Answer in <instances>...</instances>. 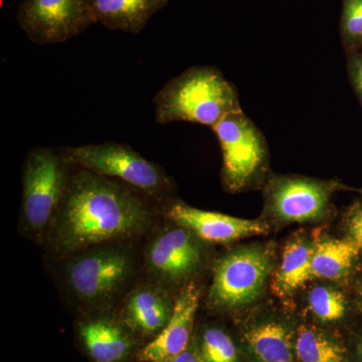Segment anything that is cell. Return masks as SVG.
<instances>
[{
  "mask_svg": "<svg viewBox=\"0 0 362 362\" xmlns=\"http://www.w3.org/2000/svg\"><path fill=\"white\" fill-rule=\"evenodd\" d=\"M156 216L146 195L122 181L76 165L45 240L49 251L64 259L138 237L149 230Z\"/></svg>",
  "mask_w": 362,
  "mask_h": 362,
  "instance_id": "obj_1",
  "label": "cell"
},
{
  "mask_svg": "<svg viewBox=\"0 0 362 362\" xmlns=\"http://www.w3.org/2000/svg\"><path fill=\"white\" fill-rule=\"evenodd\" d=\"M156 123L201 124L214 128L225 117L243 111L235 86L213 66L187 69L154 98Z\"/></svg>",
  "mask_w": 362,
  "mask_h": 362,
  "instance_id": "obj_2",
  "label": "cell"
},
{
  "mask_svg": "<svg viewBox=\"0 0 362 362\" xmlns=\"http://www.w3.org/2000/svg\"><path fill=\"white\" fill-rule=\"evenodd\" d=\"M65 259L66 287L87 310L110 303L134 275L132 252L117 242L89 247Z\"/></svg>",
  "mask_w": 362,
  "mask_h": 362,
  "instance_id": "obj_3",
  "label": "cell"
},
{
  "mask_svg": "<svg viewBox=\"0 0 362 362\" xmlns=\"http://www.w3.org/2000/svg\"><path fill=\"white\" fill-rule=\"evenodd\" d=\"M75 164L66 160L61 150L33 147L23 166L21 223L35 237L47 235Z\"/></svg>",
  "mask_w": 362,
  "mask_h": 362,
  "instance_id": "obj_4",
  "label": "cell"
},
{
  "mask_svg": "<svg viewBox=\"0 0 362 362\" xmlns=\"http://www.w3.org/2000/svg\"><path fill=\"white\" fill-rule=\"evenodd\" d=\"M61 151L71 164L96 175L122 181L151 201H160L170 187V180L158 164L124 143L85 144L65 147Z\"/></svg>",
  "mask_w": 362,
  "mask_h": 362,
  "instance_id": "obj_5",
  "label": "cell"
},
{
  "mask_svg": "<svg viewBox=\"0 0 362 362\" xmlns=\"http://www.w3.org/2000/svg\"><path fill=\"white\" fill-rule=\"evenodd\" d=\"M211 129L223 153V185L230 192L250 187L265 169L268 157L265 136L244 111L230 114Z\"/></svg>",
  "mask_w": 362,
  "mask_h": 362,
  "instance_id": "obj_6",
  "label": "cell"
},
{
  "mask_svg": "<svg viewBox=\"0 0 362 362\" xmlns=\"http://www.w3.org/2000/svg\"><path fill=\"white\" fill-rule=\"evenodd\" d=\"M272 270L271 252L244 247L228 252L216 264L209 303L220 310H235L258 299Z\"/></svg>",
  "mask_w": 362,
  "mask_h": 362,
  "instance_id": "obj_7",
  "label": "cell"
},
{
  "mask_svg": "<svg viewBox=\"0 0 362 362\" xmlns=\"http://www.w3.org/2000/svg\"><path fill=\"white\" fill-rule=\"evenodd\" d=\"M18 21L28 39L42 45L65 42L97 23L90 0H25Z\"/></svg>",
  "mask_w": 362,
  "mask_h": 362,
  "instance_id": "obj_8",
  "label": "cell"
},
{
  "mask_svg": "<svg viewBox=\"0 0 362 362\" xmlns=\"http://www.w3.org/2000/svg\"><path fill=\"white\" fill-rule=\"evenodd\" d=\"M157 233L145 252V266L154 283L177 285L201 268L204 252L199 238L176 225Z\"/></svg>",
  "mask_w": 362,
  "mask_h": 362,
  "instance_id": "obj_9",
  "label": "cell"
},
{
  "mask_svg": "<svg viewBox=\"0 0 362 362\" xmlns=\"http://www.w3.org/2000/svg\"><path fill=\"white\" fill-rule=\"evenodd\" d=\"M78 341L92 362H129L143 342L123 322L119 312L90 309L78 320Z\"/></svg>",
  "mask_w": 362,
  "mask_h": 362,
  "instance_id": "obj_10",
  "label": "cell"
},
{
  "mask_svg": "<svg viewBox=\"0 0 362 362\" xmlns=\"http://www.w3.org/2000/svg\"><path fill=\"white\" fill-rule=\"evenodd\" d=\"M335 187L334 183L299 176L277 177L267 189L269 207L281 221L319 220L329 209Z\"/></svg>",
  "mask_w": 362,
  "mask_h": 362,
  "instance_id": "obj_11",
  "label": "cell"
},
{
  "mask_svg": "<svg viewBox=\"0 0 362 362\" xmlns=\"http://www.w3.org/2000/svg\"><path fill=\"white\" fill-rule=\"evenodd\" d=\"M201 290L195 284L183 287L175 298L173 315L163 330L138 351L139 362H173L185 352L194 337L195 315L199 306Z\"/></svg>",
  "mask_w": 362,
  "mask_h": 362,
  "instance_id": "obj_12",
  "label": "cell"
},
{
  "mask_svg": "<svg viewBox=\"0 0 362 362\" xmlns=\"http://www.w3.org/2000/svg\"><path fill=\"white\" fill-rule=\"evenodd\" d=\"M166 216L176 225L187 228L204 242L226 244L243 238L264 235L269 228L263 221L245 220L214 211H202L185 202H171Z\"/></svg>",
  "mask_w": 362,
  "mask_h": 362,
  "instance_id": "obj_13",
  "label": "cell"
},
{
  "mask_svg": "<svg viewBox=\"0 0 362 362\" xmlns=\"http://www.w3.org/2000/svg\"><path fill=\"white\" fill-rule=\"evenodd\" d=\"M163 286L151 283L136 287L124 300L119 315L123 322L146 344L163 330L175 308Z\"/></svg>",
  "mask_w": 362,
  "mask_h": 362,
  "instance_id": "obj_14",
  "label": "cell"
},
{
  "mask_svg": "<svg viewBox=\"0 0 362 362\" xmlns=\"http://www.w3.org/2000/svg\"><path fill=\"white\" fill-rule=\"evenodd\" d=\"M169 0H90L97 23L120 32L139 33Z\"/></svg>",
  "mask_w": 362,
  "mask_h": 362,
  "instance_id": "obj_15",
  "label": "cell"
},
{
  "mask_svg": "<svg viewBox=\"0 0 362 362\" xmlns=\"http://www.w3.org/2000/svg\"><path fill=\"white\" fill-rule=\"evenodd\" d=\"M362 247L349 238L326 240L313 247L311 266L314 278L339 280L349 274Z\"/></svg>",
  "mask_w": 362,
  "mask_h": 362,
  "instance_id": "obj_16",
  "label": "cell"
},
{
  "mask_svg": "<svg viewBox=\"0 0 362 362\" xmlns=\"http://www.w3.org/2000/svg\"><path fill=\"white\" fill-rule=\"evenodd\" d=\"M312 255L313 247L303 240H293L285 247L281 265L273 280V290L278 296L292 294L314 278Z\"/></svg>",
  "mask_w": 362,
  "mask_h": 362,
  "instance_id": "obj_17",
  "label": "cell"
},
{
  "mask_svg": "<svg viewBox=\"0 0 362 362\" xmlns=\"http://www.w3.org/2000/svg\"><path fill=\"white\" fill-rule=\"evenodd\" d=\"M245 339L259 361L293 362L294 342L289 330L283 324H257L247 331Z\"/></svg>",
  "mask_w": 362,
  "mask_h": 362,
  "instance_id": "obj_18",
  "label": "cell"
},
{
  "mask_svg": "<svg viewBox=\"0 0 362 362\" xmlns=\"http://www.w3.org/2000/svg\"><path fill=\"white\" fill-rule=\"evenodd\" d=\"M294 354L298 362H346L342 345L312 326L298 328Z\"/></svg>",
  "mask_w": 362,
  "mask_h": 362,
  "instance_id": "obj_19",
  "label": "cell"
},
{
  "mask_svg": "<svg viewBox=\"0 0 362 362\" xmlns=\"http://www.w3.org/2000/svg\"><path fill=\"white\" fill-rule=\"evenodd\" d=\"M195 340L204 362H240L237 345L223 328L207 326Z\"/></svg>",
  "mask_w": 362,
  "mask_h": 362,
  "instance_id": "obj_20",
  "label": "cell"
},
{
  "mask_svg": "<svg viewBox=\"0 0 362 362\" xmlns=\"http://www.w3.org/2000/svg\"><path fill=\"white\" fill-rule=\"evenodd\" d=\"M308 303L313 315L324 322L340 320L346 312L342 293L326 286H316L309 292Z\"/></svg>",
  "mask_w": 362,
  "mask_h": 362,
  "instance_id": "obj_21",
  "label": "cell"
},
{
  "mask_svg": "<svg viewBox=\"0 0 362 362\" xmlns=\"http://www.w3.org/2000/svg\"><path fill=\"white\" fill-rule=\"evenodd\" d=\"M340 35L345 51L362 47V0H342Z\"/></svg>",
  "mask_w": 362,
  "mask_h": 362,
  "instance_id": "obj_22",
  "label": "cell"
},
{
  "mask_svg": "<svg viewBox=\"0 0 362 362\" xmlns=\"http://www.w3.org/2000/svg\"><path fill=\"white\" fill-rule=\"evenodd\" d=\"M345 52L350 83L362 106V49H349Z\"/></svg>",
  "mask_w": 362,
  "mask_h": 362,
  "instance_id": "obj_23",
  "label": "cell"
},
{
  "mask_svg": "<svg viewBox=\"0 0 362 362\" xmlns=\"http://www.w3.org/2000/svg\"><path fill=\"white\" fill-rule=\"evenodd\" d=\"M349 239L362 247V204L352 207L346 218Z\"/></svg>",
  "mask_w": 362,
  "mask_h": 362,
  "instance_id": "obj_24",
  "label": "cell"
},
{
  "mask_svg": "<svg viewBox=\"0 0 362 362\" xmlns=\"http://www.w3.org/2000/svg\"><path fill=\"white\" fill-rule=\"evenodd\" d=\"M173 362H204L197 349V340L194 337L188 349L180 354Z\"/></svg>",
  "mask_w": 362,
  "mask_h": 362,
  "instance_id": "obj_25",
  "label": "cell"
},
{
  "mask_svg": "<svg viewBox=\"0 0 362 362\" xmlns=\"http://www.w3.org/2000/svg\"><path fill=\"white\" fill-rule=\"evenodd\" d=\"M358 357L361 359V362H362V340L358 345Z\"/></svg>",
  "mask_w": 362,
  "mask_h": 362,
  "instance_id": "obj_26",
  "label": "cell"
},
{
  "mask_svg": "<svg viewBox=\"0 0 362 362\" xmlns=\"http://www.w3.org/2000/svg\"><path fill=\"white\" fill-rule=\"evenodd\" d=\"M361 303H362V283L361 286Z\"/></svg>",
  "mask_w": 362,
  "mask_h": 362,
  "instance_id": "obj_27",
  "label": "cell"
},
{
  "mask_svg": "<svg viewBox=\"0 0 362 362\" xmlns=\"http://www.w3.org/2000/svg\"><path fill=\"white\" fill-rule=\"evenodd\" d=\"M361 49H362V47H361Z\"/></svg>",
  "mask_w": 362,
  "mask_h": 362,
  "instance_id": "obj_28",
  "label": "cell"
}]
</instances>
